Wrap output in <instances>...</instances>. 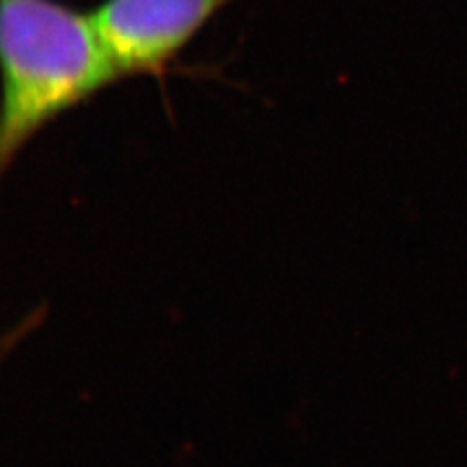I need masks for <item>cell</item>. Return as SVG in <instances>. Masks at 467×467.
I'll use <instances>...</instances> for the list:
<instances>
[{"label":"cell","instance_id":"cell-1","mask_svg":"<svg viewBox=\"0 0 467 467\" xmlns=\"http://www.w3.org/2000/svg\"><path fill=\"white\" fill-rule=\"evenodd\" d=\"M115 80L92 16L61 0H0V182L43 129Z\"/></svg>","mask_w":467,"mask_h":467},{"label":"cell","instance_id":"cell-2","mask_svg":"<svg viewBox=\"0 0 467 467\" xmlns=\"http://www.w3.org/2000/svg\"><path fill=\"white\" fill-rule=\"evenodd\" d=\"M234 0H104L90 16L119 78H164L201 29Z\"/></svg>","mask_w":467,"mask_h":467},{"label":"cell","instance_id":"cell-3","mask_svg":"<svg viewBox=\"0 0 467 467\" xmlns=\"http://www.w3.org/2000/svg\"><path fill=\"white\" fill-rule=\"evenodd\" d=\"M41 317H43V312H34L24 321V324H20L16 329H12L5 339H0V360H3L10 353V350L26 337L29 331H32L36 326H39Z\"/></svg>","mask_w":467,"mask_h":467}]
</instances>
